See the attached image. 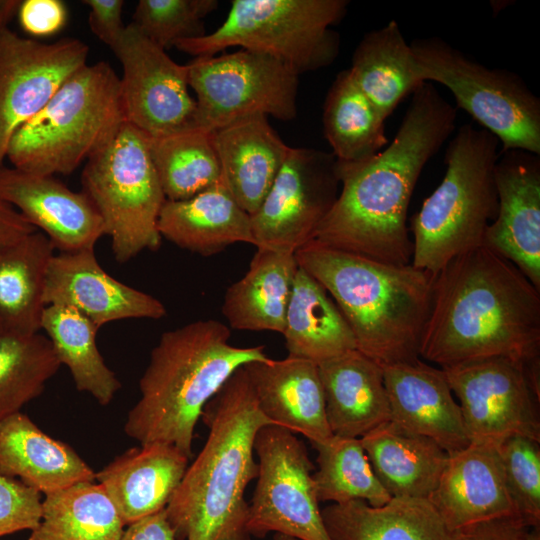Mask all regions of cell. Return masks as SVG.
I'll return each mask as SVG.
<instances>
[{
  "label": "cell",
  "mask_w": 540,
  "mask_h": 540,
  "mask_svg": "<svg viewBox=\"0 0 540 540\" xmlns=\"http://www.w3.org/2000/svg\"><path fill=\"white\" fill-rule=\"evenodd\" d=\"M21 1L0 0V37L8 29V23L13 15L18 12Z\"/></svg>",
  "instance_id": "obj_48"
},
{
  "label": "cell",
  "mask_w": 540,
  "mask_h": 540,
  "mask_svg": "<svg viewBox=\"0 0 540 540\" xmlns=\"http://www.w3.org/2000/svg\"><path fill=\"white\" fill-rule=\"evenodd\" d=\"M456 118L457 108L424 82L389 145L363 162L336 161L341 188L312 240L383 263L411 264L410 199L422 169L455 130Z\"/></svg>",
  "instance_id": "obj_1"
},
{
  "label": "cell",
  "mask_w": 540,
  "mask_h": 540,
  "mask_svg": "<svg viewBox=\"0 0 540 540\" xmlns=\"http://www.w3.org/2000/svg\"><path fill=\"white\" fill-rule=\"evenodd\" d=\"M223 323L199 320L164 332L139 381L124 432L139 444L163 442L192 457L206 404L240 367L265 360L264 346L237 347Z\"/></svg>",
  "instance_id": "obj_5"
},
{
  "label": "cell",
  "mask_w": 540,
  "mask_h": 540,
  "mask_svg": "<svg viewBox=\"0 0 540 540\" xmlns=\"http://www.w3.org/2000/svg\"><path fill=\"white\" fill-rule=\"evenodd\" d=\"M208 436L165 510L178 540H251L245 491L259 472L254 440L273 425L260 411L244 367L206 404Z\"/></svg>",
  "instance_id": "obj_3"
},
{
  "label": "cell",
  "mask_w": 540,
  "mask_h": 540,
  "mask_svg": "<svg viewBox=\"0 0 540 540\" xmlns=\"http://www.w3.org/2000/svg\"><path fill=\"white\" fill-rule=\"evenodd\" d=\"M125 524L104 488L80 482L48 493L27 540H120Z\"/></svg>",
  "instance_id": "obj_35"
},
{
  "label": "cell",
  "mask_w": 540,
  "mask_h": 540,
  "mask_svg": "<svg viewBox=\"0 0 540 540\" xmlns=\"http://www.w3.org/2000/svg\"><path fill=\"white\" fill-rule=\"evenodd\" d=\"M112 51L122 66L127 122L149 137L191 128L196 104L188 89V65L176 63L133 23L125 27Z\"/></svg>",
  "instance_id": "obj_15"
},
{
  "label": "cell",
  "mask_w": 540,
  "mask_h": 540,
  "mask_svg": "<svg viewBox=\"0 0 540 540\" xmlns=\"http://www.w3.org/2000/svg\"><path fill=\"white\" fill-rule=\"evenodd\" d=\"M273 540H299V539L285 535V534L275 533Z\"/></svg>",
  "instance_id": "obj_49"
},
{
  "label": "cell",
  "mask_w": 540,
  "mask_h": 540,
  "mask_svg": "<svg viewBox=\"0 0 540 540\" xmlns=\"http://www.w3.org/2000/svg\"><path fill=\"white\" fill-rule=\"evenodd\" d=\"M190 458L163 442L140 444L96 472L125 526L166 508Z\"/></svg>",
  "instance_id": "obj_23"
},
{
  "label": "cell",
  "mask_w": 540,
  "mask_h": 540,
  "mask_svg": "<svg viewBox=\"0 0 540 540\" xmlns=\"http://www.w3.org/2000/svg\"><path fill=\"white\" fill-rule=\"evenodd\" d=\"M0 473L44 495L95 481L96 475L72 447L46 434L21 412L0 420Z\"/></svg>",
  "instance_id": "obj_26"
},
{
  "label": "cell",
  "mask_w": 540,
  "mask_h": 540,
  "mask_svg": "<svg viewBox=\"0 0 540 540\" xmlns=\"http://www.w3.org/2000/svg\"><path fill=\"white\" fill-rule=\"evenodd\" d=\"M54 251L38 230L0 248V323L5 331L41 329L46 274Z\"/></svg>",
  "instance_id": "obj_33"
},
{
  "label": "cell",
  "mask_w": 540,
  "mask_h": 540,
  "mask_svg": "<svg viewBox=\"0 0 540 540\" xmlns=\"http://www.w3.org/2000/svg\"><path fill=\"white\" fill-rule=\"evenodd\" d=\"M254 452L259 472L248 503L250 537L275 532L299 540H331L315 492V467L304 442L287 428L267 425L255 436Z\"/></svg>",
  "instance_id": "obj_12"
},
{
  "label": "cell",
  "mask_w": 540,
  "mask_h": 540,
  "mask_svg": "<svg viewBox=\"0 0 540 540\" xmlns=\"http://www.w3.org/2000/svg\"><path fill=\"white\" fill-rule=\"evenodd\" d=\"M317 366L334 436L361 438L390 420L383 368L376 361L355 349Z\"/></svg>",
  "instance_id": "obj_25"
},
{
  "label": "cell",
  "mask_w": 540,
  "mask_h": 540,
  "mask_svg": "<svg viewBox=\"0 0 540 540\" xmlns=\"http://www.w3.org/2000/svg\"><path fill=\"white\" fill-rule=\"evenodd\" d=\"M210 136L223 182L251 216L269 192L290 147L261 114L232 122Z\"/></svg>",
  "instance_id": "obj_24"
},
{
  "label": "cell",
  "mask_w": 540,
  "mask_h": 540,
  "mask_svg": "<svg viewBox=\"0 0 540 540\" xmlns=\"http://www.w3.org/2000/svg\"><path fill=\"white\" fill-rule=\"evenodd\" d=\"M218 4L217 0H140L132 23L166 50L178 40L205 35L203 21Z\"/></svg>",
  "instance_id": "obj_40"
},
{
  "label": "cell",
  "mask_w": 540,
  "mask_h": 540,
  "mask_svg": "<svg viewBox=\"0 0 540 540\" xmlns=\"http://www.w3.org/2000/svg\"><path fill=\"white\" fill-rule=\"evenodd\" d=\"M539 442L512 435L497 446L514 515L533 526H540Z\"/></svg>",
  "instance_id": "obj_41"
},
{
  "label": "cell",
  "mask_w": 540,
  "mask_h": 540,
  "mask_svg": "<svg viewBox=\"0 0 540 540\" xmlns=\"http://www.w3.org/2000/svg\"><path fill=\"white\" fill-rule=\"evenodd\" d=\"M382 368L390 420L434 440L448 454L470 444L443 369L421 359Z\"/></svg>",
  "instance_id": "obj_20"
},
{
  "label": "cell",
  "mask_w": 540,
  "mask_h": 540,
  "mask_svg": "<svg viewBox=\"0 0 540 540\" xmlns=\"http://www.w3.org/2000/svg\"><path fill=\"white\" fill-rule=\"evenodd\" d=\"M89 7L88 23L91 31L112 50L125 27L122 21V0H84Z\"/></svg>",
  "instance_id": "obj_45"
},
{
  "label": "cell",
  "mask_w": 540,
  "mask_h": 540,
  "mask_svg": "<svg viewBox=\"0 0 540 540\" xmlns=\"http://www.w3.org/2000/svg\"><path fill=\"white\" fill-rule=\"evenodd\" d=\"M494 178L498 211L483 245L512 262L540 291V155L500 151Z\"/></svg>",
  "instance_id": "obj_17"
},
{
  "label": "cell",
  "mask_w": 540,
  "mask_h": 540,
  "mask_svg": "<svg viewBox=\"0 0 540 540\" xmlns=\"http://www.w3.org/2000/svg\"><path fill=\"white\" fill-rule=\"evenodd\" d=\"M149 151L166 200L189 199L221 180L210 133L188 128L149 137Z\"/></svg>",
  "instance_id": "obj_37"
},
{
  "label": "cell",
  "mask_w": 540,
  "mask_h": 540,
  "mask_svg": "<svg viewBox=\"0 0 540 540\" xmlns=\"http://www.w3.org/2000/svg\"><path fill=\"white\" fill-rule=\"evenodd\" d=\"M125 527L120 540H178L165 509Z\"/></svg>",
  "instance_id": "obj_46"
},
{
  "label": "cell",
  "mask_w": 540,
  "mask_h": 540,
  "mask_svg": "<svg viewBox=\"0 0 540 540\" xmlns=\"http://www.w3.org/2000/svg\"><path fill=\"white\" fill-rule=\"evenodd\" d=\"M282 335L288 356L316 364L355 350L347 321L323 286L299 267Z\"/></svg>",
  "instance_id": "obj_31"
},
{
  "label": "cell",
  "mask_w": 540,
  "mask_h": 540,
  "mask_svg": "<svg viewBox=\"0 0 540 540\" xmlns=\"http://www.w3.org/2000/svg\"><path fill=\"white\" fill-rule=\"evenodd\" d=\"M539 353L540 291L512 262L482 245L433 276L420 358L440 368L491 357L530 365Z\"/></svg>",
  "instance_id": "obj_2"
},
{
  "label": "cell",
  "mask_w": 540,
  "mask_h": 540,
  "mask_svg": "<svg viewBox=\"0 0 540 540\" xmlns=\"http://www.w3.org/2000/svg\"><path fill=\"white\" fill-rule=\"evenodd\" d=\"M61 363L50 340L37 333L0 332V420L37 398Z\"/></svg>",
  "instance_id": "obj_39"
},
{
  "label": "cell",
  "mask_w": 540,
  "mask_h": 540,
  "mask_svg": "<svg viewBox=\"0 0 540 540\" xmlns=\"http://www.w3.org/2000/svg\"><path fill=\"white\" fill-rule=\"evenodd\" d=\"M34 231L36 229L14 207L0 199V248Z\"/></svg>",
  "instance_id": "obj_47"
},
{
  "label": "cell",
  "mask_w": 540,
  "mask_h": 540,
  "mask_svg": "<svg viewBox=\"0 0 540 540\" xmlns=\"http://www.w3.org/2000/svg\"><path fill=\"white\" fill-rule=\"evenodd\" d=\"M82 184L111 238L116 261L125 263L144 250L159 248L158 218L166 198L148 135L126 121L114 139L86 161Z\"/></svg>",
  "instance_id": "obj_9"
},
{
  "label": "cell",
  "mask_w": 540,
  "mask_h": 540,
  "mask_svg": "<svg viewBox=\"0 0 540 540\" xmlns=\"http://www.w3.org/2000/svg\"><path fill=\"white\" fill-rule=\"evenodd\" d=\"M47 305L77 310L98 328L122 319H161L165 306L155 297L128 286L98 263L94 249L54 254L45 281Z\"/></svg>",
  "instance_id": "obj_19"
},
{
  "label": "cell",
  "mask_w": 540,
  "mask_h": 540,
  "mask_svg": "<svg viewBox=\"0 0 540 540\" xmlns=\"http://www.w3.org/2000/svg\"><path fill=\"white\" fill-rule=\"evenodd\" d=\"M348 69L384 119L424 83L412 48L394 20L363 36Z\"/></svg>",
  "instance_id": "obj_32"
},
{
  "label": "cell",
  "mask_w": 540,
  "mask_h": 540,
  "mask_svg": "<svg viewBox=\"0 0 540 540\" xmlns=\"http://www.w3.org/2000/svg\"><path fill=\"white\" fill-rule=\"evenodd\" d=\"M243 367L260 411L273 425L302 434L311 443L333 436L316 363L291 356L281 360L268 357Z\"/></svg>",
  "instance_id": "obj_22"
},
{
  "label": "cell",
  "mask_w": 540,
  "mask_h": 540,
  "mask_svg": "<svg viewBox=\"0 0 540 540\" xmlns=\"http://www.w3.org/2000/svg\"><path fill=\"white\" fill-rule=\"evenodd\" d=\"M22 29L33 36H48L65 24L67 10L60 0H25L18 8Z\"/></svg>",
  "instance_id": "obj_43"
},
{
  "label": "cell",
  "mask_w": 540,
  "mask_h": 540,
  "mask_svg": "<svg viewBox=\"0 0 540 540\" xmlns=\"http://www.w3.org/2000/svg\"><path fill=\"white\" fill-rule=\"evenodd\" d=\"M498 139L464 124L448 143L444 178L411 219V264L436 275L452 259L483 245L498 211L494 178Z\"/></svg>",
  "instance_id": "obj_6"
},
{
  "label": "cell",
  "mask_w": 540,
  "mask_h": 540,
  "mask_svg": "<svg viewBox=\"0 0 540 540\" xmlns=\"http://www.w3.org/2000/svg\"><path fill=\"white\" fill-rule=\"evenodd\" d=\"M61 363L70 370L78 391L90 394L100 405H108L121 388L116 374L106 365L96 344L98 327L77 310L47 305L41 317Z\"/></svg>",
  "instance_id": "obj_36"
},
{
  "label": "cell",
  "mask_w": 540,
  "mask_h": 540,
  "mask_svg": "<svg viewBox=\"0 0 540 540\" xmlns=\"http://www.w3.org/2000/svg\"><path fill=\"white\" fill-rule=\"evenodd\" d=\"M3 330H4V329L2 328V325H1V323H0V332L3 331Z\"/></svg>",
  "instance_id": "obj_50"
},
{
  "label": "cell",
  "mask_w": 540,
  "mask_h": 540,
  "mask_svg": "<svg viewBox=\"0 0 540 540\" xmlns=\"http://www.w3.org/2000/svg\"><path fill=\"white\" fill-rule=\"evenodd\" d=\"M459 531V540H540V526L530 525L516 515L491 519Z\"/></svg>",
  "instance_id": "obj_44"
},
{
  "label": "cell",
  "mask_w": 540,
  "mask_h": 540,
  "mask_svg": "<svg viewBox=\"0 0 540 540\" xmlns=\"http://www.w3.org/2000/svg\"><path fill=\"white\" fill-rule=\"evenodd\" d=\"M311 444L317 452L318 469L312 478L319 502L343 504L359 500L380 507L391 500L376 478L360 438L333 435Z\"/></svg>",
  "instance_id": "obj_38"
},
{
  "label": "cell",
  "mask_w": 540,
  "mask_h": 540,
  "mask_svg": "<svg viewBox=\"0 0 540 540\" xmlns=\"http://www.w3.org/2000/svg\"><path fill=\"white\" fill-rule=\"evenodd\" d=\"M424 82H437L453 94L501 150L540 155V100L523 79L506 69L488 68L439 37L410 43Z\"/></svg>",
  "instance_id": "obj_10"
},
{
  "label": "cell",
  "mask_w": 540,
  "mask_h": 540,
  "mask_svg": "<svg viewBox=\"0 0 540 540\" xmlns=\"http://www.w3.org/2000/svg\"><path fill=\"white\" fill-rule=\"evenodd\" d=\"M331 152L290 147L269 192L251 215L257 249L295 253L309 243L339 193Z\"/></svg>",
  "instance_id": "obj_14"
},
{
  "label": "cell",
  "mask_w": 540,
  "mask_h": 540,
  "mask_svg": "<svg viewBox=\"0 0 540 540\" xmlns=\"http://www.w3.org/2000/svg\"><path fill=\"white\" fill-rule=\"evenodd\" d=\"M428 500L454 531L514 515L497 446L470 443L449 454Z\"/></svg>",
  "instance_id": "obj_21"
},
{
  "label": "cell",
  "mask_w": 540,
  "mask_h": 540,
  "mask_svg": "<svg viewBox=\"0 0 540 540\" xmlns=\"http://www.w3.org/2000/svg\"><path fill=\"white\" fill-rule=\"evenodd\" d=\"M41 493L0 473V537L35 529L41 520Z\"/></svg>",
  "instance_id": "obj_42"
},
{
  "label": "cell",
  "mask_w": 540,
  "mask_h": 540,
  "mask_svg": "<svg viewBox=\"0 0 540 540\" xmlns=\"http://www.w3.org/2000/svg\"><path fill=\"white\" fill-rule=\"evenodd\" d=\"M187 65L196 94L191 128L212 133L252 115L283 121L297 115L299 75L268 55L241 49Z\"/></svg>",
  "instance_id": "obj_11"
},
{
  "label": "cell",
  "mask_w": 540,
  "mask_h": 540,
  "mask_svg": "<svg viewBox=\"0 0 540 540\" xmlns=\"http://www.w3.org/2000/svg\"><path fill=\"white\" fill-rule=\"evenodd\" d=\"M331 540H459L428 499L391 498L380 507L364 501L321 510Z\"/></svg>",
  "instance_id": "obj_29"
},
{
  "label": "cell",
  "mask_w": 540,
  "mask_h": 540,
  "mask_svg": "<svg viewBox=\"0 0 540 540\" xmlns=\"http://www.w3.org/2000/svg\"><path fill=\"white\" fill-rule=\"evenodd\" d=\"M88 46L76 38L44 43L6 29L0 37V167L16 131L60 86L87 64Z\"/></svg>",
  "instance_id": "obj_16"
},
{
  "label": "cell",
  "mask_w": 540,
  "mask_h": 540,
  "mask_svg": "<svg viewBox=\"0 0 540 540\" xmlns=\"http://www.w3.org/2000/svg\"><path fill=\"white\" fill-rule=\"evenodd\" d=\"M0 199L14 207L63 253L94 249L106 234L103 220L84 192L53 176L0 167Z\"/></svg>",
  "instance_id": "obj_18"
},
{
  "label": "cell",
  "mask_w": 540,
  "mask_h": 540,
  "mask_svg": "<svg viewBox=\"0 0 540 540\" xmlns=\"http://www.w3.org/2000/svg\"><path fill=\"white\" fill-rule=\"evenodd\" d=\"M298 269L295 253L257 249L247 273L226 290L222 313L230 327L282 334Z\"/></svg>",
  "instance_id": "obj_30"
},
{
  "label": "cell",
  "mask_w": 540,
  "mask_h": 540,
  "mask_svg": "<svg viewBox=\"0 0 540 540\" xmlns=\"http://www.w3.org/2000/svg\"><path fill=\"white\" fill-rule=\"evenodd\" d=\"M385 120L354 81L339 72L323 106L324 135L338 163L366 161L388 145Z\"/></svg>",
  "instance_id": "obj_34"
},
{
  "label": "cell",
  "mask_w": 540,
  "mask_h": 540,
  "mask_svg": "<svg viewBox=\"0 0 540 540\" xmlns=\"http://www.w3.org/2000/svg\"><path fill=\"white\" fill-rule=\"evenodd\" d=\"M348 5L347 0H233L214 32L173 46L195 58L239 46L268 55L300 75L335 61L340 37L332 27L344 18Z\"/></svg>",
  "instance_id": "obj_8"
},
{
  "label": "cell",
  "mask_w": 540,
  "mask_h": 540,
  "mask_svg": "<svg viewBox=\"0 0 540 540\" xmlns=\"http://www.w3.org/2000/svg\"><path fill=\"white\" fill-rule=\"evenodd\" d=\"M158 230L178 247L203 256L238 242L254 245L251 216L236 202L222 178L189 199L166 200Z\"/></svg>",
  "instance_id": "obj_27"
},
{
  "label": "cell",
  "mask_w": 540,
  "mask_h": 540,
  "mask_svg": "<svg viewBox=\"0 0 540 540\" xmlns=\"http://www.w3.org/2000/svg\"><path fill=\"white\" fill-rule=\"evenodd\" d=\"M360 440L376 478L391 498L428 499L449 457L434 440L392 420Z\"/></svg>",
  "instance_id": "obj_28"
},
{
  "label": "cell",
  "mask_w": 540,
  "mask_h": 540,
  "mask_svg": "<svg viewBox=\"0 0 540 540\" xmlns=\"http://www.w3.org/2000/svg\"><path fill=\"white\" fill-rule=\"evenodd\" d=\"M441 369L470 443L498 446L512 435L540 441L539 366L491 357Z\"/></svg>",
  "instance_id": "obj_13"
},
{
  "label": "cell",
  "mask_w": 540,
  "mask_h": 540,
  "mask_svg": "<svg viewBox=\"0 0 540 540\" xmlns=\"http://www.w3.org/2000/svg\"><path fill=\"white\" fill-rule=\"evenodd\" d=\"M126 122L120 77L99 61L73 73L12 137V167L67 175L104 149Z\"/></svg>",
  "instance_id": "obj_7"
},
{
  "label": "cell",
  "mask_w": 540,
  "mask_h": 540,
  "mask_svg": "<svg viewBox=\"0 0 540 540\" xmlns=\"http://www.w3.org/2000/svg\"><path fill=\"white\" fill-rule=\"evenodd\" d=\"M295 257L334 300L358 351L382 367L420 359L433 275L412 264L383 263L314 240Z\"/></svg>",
  "instance_id": "obj_4"
}]
</instances>
